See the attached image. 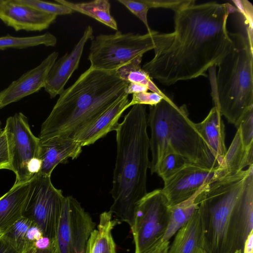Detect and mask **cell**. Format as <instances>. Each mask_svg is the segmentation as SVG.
<instances>
[{"instance_id": "cell-1", "label": "cell", "mask_w": 253, "mask_h": 253, "mask_svg": "<svg viewBox=\"0 0 253 253\" xmlns=\"http://www.w3.org/2000/svg\"><path fill=\"white\" fill-rule=\"evenodd\" d=\"M237 11L228 3L190 4L174 12L173 37L142 68L166 85L206 76L229 51L228 18Z\"/></svg>"}, {"instance_id": "cell-2", "label": "cell", "mask_w": 253, "mask_h": 253, "mask_svg": "<svg viewBox=\"0 0 253 253\" xmlns=\"http://www.w3.org/2000/svg\"><path fill=\"white\" fill-rule=\"evenodd\" d=\"M128 83L116 70L89 67L69 87L64 89L42 123L39 138L55 136L72 139L123 97Z\"/></svg>"}, {"instance_id": "cell-3", "label": "cell", "mask_w": 253, "mask_h": 253, "mask_svg": "<svg viewBox=\"0 0 253 253\" xmlns=\"http://www.w3.org/2000/svg\"><path fill=\"white\" fill-rule=\"evenodd\" d=\"M145 105L132 106L116 129L117 155L110 211L131 225L134 211L147 192L149 137Z\"/></svg>"}, {"instance_id": "cell-4", "label": "cell", "mask_w": 253, "mask_h": 253, "mask_svg": "<svg viewBox=\"0 0 253 253\" xmlns=\"http://www.w3.org/2000/svg\"><path fill=\"white\" fill-rule=\"evenodd\" d=\"M250 166L233 174L213 180L197 197L205 253L243 252L237 202Z\"/></svg>"}, {"instance_id": "cell-5", "label": "cell", "mask_w": 253, "mask_h": 253, "mask_svg": "<svg viewBox=\"0 0 253 253\" xmlns=\"http://www.w3.org/2000/svg\"><path fill=\"white\" fill-rule=\"evenodd\" d=\"M152 159L151 174L156 172L158 165L166 154L174 152L190 163L212 169L218 164L206 141L189 118L186 105L177 106L169 97L150 106L147 114Z\"/></svg>"}, {"instance_id": "cell-6", "label": "cell", "mask_w": 253, "mask_h": 253, "mask_svg": "<svg viewBox=\"0 0 253 253\" xmlns=\"http://www.w3.org/2000/svg\"><path fill=\"white\" fill-rule=\"evenodd\" d=\"M231 48L218 64L212 84L214 106L236 128L253 107V29L229 32Z\"/></svg>"}, {"instance_id": "cell-7", "label": "cell", "mask_w": 253, "mask_h": 253, "mask_svg": "<svg viewBox=\"0 0 253 253\" xmlns=\"http://www.w3.org/2000/svg\"><path fill=\"white\" fill-rule=\"evenodd\" d=\"M173 32L160 33L151 30L144 34L117 31L99 34L91 40L88 59L90 67L104 71L116 70L135 58L168 45Z\"/></svg>"}, {"instance_id": "cell-8", "label": "cell", "mask_w": 253, "mask_h": 253, "mask_svg": "<svg viewBox=\"0 0 253 253\" xmlns=\"http://www.w3.org/2000/svg\"><path fill=\"white\" fill-rule=\"evenodd\" d=\"M169 207L161 189L147 193L138 202L130 226L134 253H144L162 240L168 225Z\"/></svg>"}, {"instance_id": "cell-9", "label": "cell", "mask_w": 253, "mask_h": 253, "mask_svg": "<svg viewBox=\"0 0 253 253\" xmlns=\"http://www.w3.org/2000/svg\"><path fill=\"white\" fill-rule=\"evenodd\" d=\"M65 196L53 185L50 176L37 173L32 182L24 216L46 237L54 240Z\"/></svg>"}, {"instance_id": "cell-10", "label": "cell", "mask_w": 253, "mask_h": 253, "mask_svg": "<svg viewBox=\"0 0 253 253\" xmlns=\"http://www.w3.org/2000/svg\"><path fill=\"white\" fill-rule=\"evenodd\" d=\"M95 223L81 203L65 197L54 239L56 253H86L87 241Z\"/></svg>"}, {"instance_id": "cell-11", "label": "cell", "mask_w": 253, "mask_h": 253, "mask_svg": "<svg viewBox=\"0 0 253 253\" xmlns=\"http://www.w3.org/2000/svg\"><path fill=\"white\" fill-rule=\"evenodd\" d=\"M9 151L11 170L15 174L14 185L30 180L27 165L34 158H38L40 139L32 132L27 117L21 112L8 117L3 129Z\"/></svg>"}, {"instance_id": "cell-12", "label": "cell", "mask_w": 253, "mask_h": 253, "mask_svg": "<svg viewBox=\"0 0 253 253\" xmlns=\"http://www.w3.org/2000/svg\"><path fill=\"white\" fill-rule=\"evenodd\" d=\"M216 167L207 169L189 164L164 181L161 189L169 207L192 196L213 179Z\"/></svg>"}, {"instance_id": "cell-13", "label": "cell", "mask_w": 253, "mask_h": 253, "mask_svg": "<svg viewBox=\"0 0 253 253\" xmlns=\"http://www.w3.org/2000/svg\"><path fill=\"white\" fill-rule=\"evenodd\" d=\"M58 53L53 51L33 69L28 71L0 91V109L36 93L44 87L52 66Z\"/></svg>"}, {"instance_id": "cell-14", "label": "cell", "mask_w": 253, "mask_h": 253, "mask_svg": "<svg viewBox=\"0 0 253 253\" xmlns=\"http://www.w3.org/2000/svg\"><path fill=\"white\" fill-rule=\"evenodd\" d=\"M57 16L38 10L18 0H0V20L15 31H42L47 29Z\"/></svg>"}, {"instance_id": "cell-15", "label": "cell", "mask_w": 253, "mask_h": 253, "mask_svg": "<svg viewBox=\"0 0 253 253\" xmlns=\"http://www.w3.org/2000/svg\"><path fill=\"white\" fill-rule=\"evenodd\" d=\"M93 34L92 27L87 26L74 48L57 59L52 66L44 86L51 99L64 90L66 83L79 66L85 44L94 37Z\"/></svg>"}, {"instance_id": "cell-16", "label": "cell", "mask_w": 253, "mask_h": 253, "mask_svg": "<svg viewBox=\"0 0 253 253\" xmlns=\"http://www.w3.org/2000/svg\"><path fill=\"white\" fill-rule=\"evenodd\" d=\"M82 147L78 142L68 137L55 136L41 141L38 158L42 167L38 173L51 176L57 165L66 164L69 159L77 158Z\"/></svg>"}, {"instance_id": "cell-17", "label": "cell", "mask_w": 253, "mask_h": 253, "mask_svg": "<svg viewBox=\"0 0 253 253\" xmlns=\"http://www.w3.org/2000/svg\"><path fill=\"white\" fill-rule=\"evenodd\" d=\"M128 95L126 94L102 114L93 123L84 129L74 140L83 146L94 144L109 132L116 130L119 120L124 111L128 108Z\"/></svg>"}, {"instance_id": "cell-18", "label": "cell", "mask_w": 253, "mask_h": 253, "mask_svg": "<svg viewBox=\"0 0 253 253\" xmlns=\"http://www.w3.org/2000/svg\"><path fill=\"white\" fill-rule=\"evenodd\" d=\"M32 182L13 185L0 197V233L3 232L24 216Z\"/></svg>"}, {"instance_id": "cell-19", "label": "cell", "mask_w": 253, "mask_h": 253, "mask_svg": "<svg viewBox=\"0 0 253 253\" xmlns=\"http://www.w3.org/2000/svg\"><path fill=\"white\" fill-rule=\"evenodd\" d=\"M218 109L213 106L208 115L195 126L206 141L218 166L225 156L227 149L225 143V126Z\"/></svg>"}, {"instance_id": "cell-20", "label": "cell", "mask_w": 253, "mask_h": 253, "mask_svg": "<svg viewBox=\"0 0 253 253\" xmlns=\"http://www.w3.org/2000/svg\"><path fill=\"white\" fill-rule=\"evenodd\" d=\"M175 234L167 253H205L201 220L197 208L191 218Z\"/></svg>"}, {"instance_id": "cell-21", "label": "cell", "mask_w": 253, "mask_h": 253, "mask_svg": "<svg viewBox=\"0 0 253 253\" xmlns=\"http://www.w3.org/2000/svg\"><path fill=\"white\" fill-rule=\"evenodd\" d=\"M253 165V146L246 148L238 129L221 164L216 167L213 180L244 170Z\"/></svg>"}, {"instance_id": "cell-22", "label": "cell", "mask_w": 253, "mask_h": 253, "mask_svg": "<svg viewBox=\"0 0 253 253\" xmlns=\"http://www.w3.org/2000/svg\"><path fill=\"white\" fill-rule=\"evenodd\" d=\"M109 211L101 213L97 229H94L87 241L86 253H117L112 231L117 221L112 218Z\"/></svg>"}, {"instance_id": "cell-23", "label": "cell", "mask_w": 253, "mask_h": 253, "mask_svg": "<svg viewBox=\"0 0 253 253\" xmlns=\"http://www.w3.org/2000/svg\"><path fill=\"white\" fill-rule=\"evenodd\" d=\"M77 12L89 16L108 27L118 30V25L111 14V4L108 0H95L88 2H74L65 0H55Z\"/></svg>"}, {"instance_id": "cell-24", "label": "cell", "mask_w": 253, "mask_h": 253, "mask_svg": "<svg viewBox=\"0 0 253 253\" xmlns=\"http://www.w3.org/2000/svg\"><path fill=\"white\" fill-rule=\"evenodd\" d=\"M204 187L189 199L169 207L168 225L162 241H169L191 218L197 208V197Z\"/></svg>"}, {"instance_id": "cell-25", "label": "cell", "mask_w": 253, "mask_h": 253, "mask_svg": "<svg viewBox=\"0 0 253 253\" xmlns=\"http://www.w3.org/2000/svg\"><path fill=\"white\" fill-rule=\"evenodd\" d=\"M143 56H138L116 70L120 78L128 83H133L146 85L151 92L163 96L166 95L161 90L141 67Z\"/></svg>"}, {"instance_id": "cell-26", "label": "cell", "mask_w": 253, "mask_h": 253, "mask_svg": "<svg viewBox=\"0 0 253 253\" xmlns=\"http://www.w3.org/2000/svg\"><path fill=\"white\" fill-rule=\"evenodd\" d=\"M56 37L50 33L35 36L17 37L7 35L0 37V50L8 48L23 49L43 45L45 46H55L57 43Z\"/></svg>"}, {"instance_id": "cell-27", "label": "cell", "mask_w": 253, "mask_h": 253, "mask_svg": "<svg viewBox=\"0 0 253 253\" xmlns=\"http://www.w3.org/2000/svg\"><path fill=\"white\" fill-rule=\"evenodd\" d=\"M34 225L31 220L23 216L2 233L13 246L23 253L29 241V231Z\"/></svg>"}, {"instance_id": "cell-28", "label": "cell", "mask_w": 253, "mask_h": 253, "mask_svg": "<svg viewBox=\"0 0 253 253\" xmlns=\"http://www.w3.org/2000/svg\"><path fill=\"white\" fill-rule=\"evenodd\" d=\"M189 164L191 163L182 156L174 152L169 153L165 155L160 161L156 173L164 182Z\"/></svg>"}, {"instance_id": "cell-29", "label": "cell", "mask_w": 253, "mask_h": 253, "mask_svg": "<svg viewBox=\"0 0 253 253\" xmlns=\"http://www.w3.org/2000/svg\"><path fill=\"white\" fill-rule=\"evenodd\" d=\"M23 253H56L54 240L43 235L39 230H32Z\"/></svg>"}, {"instance_id": "cell-30", "label": "cell", "mask_w": 253, "mask_h": 253, "mask_svg": "<svg viewBox=\"0 0 253 253\" xmlns=\"http://www.w3.org/2000/svg\"><path fill=\"white\" fill-rule=\"evenodd\" d=\"M26 5L32 7L42 12L55 15H67L72 13L73 11L70 8L58 3L42 1L40 0H18Z\"/></svg>"}, {"instance_id": "cell-31", "label": "cell", "mask_w": 253, "mask_h": 253, "mask_svg": "<svg viewBox=\"0 0 253 253\" xmlns=\"http://www.w3.org/2000/svg\"><path fill=\"white\" fill-rule=\"evenodd\" d=\"M132 13L141 20L145 26L147 32L151 31L147 19L148 10L150 9L147 0H118Z\"/></svg>"}, {"instance_id": "cell-32", "label": "cell", "mask_w": 253, "mask_h": 253, "mask_svg": "<svg viewBox=\"0 0 253 253\" xmlns=\"http://www.w3.org/2000/svg\"><path fill=\"white\" fill-rule=\"evenodd\" d=\"M246 148L253 146V107L250 108L241 119L238 127Z\"/></svg>"}, {"instance_id": "cell-33", "label": "cell", "mask_w": 253, "mask_h": 253, "mask_svg": "<svg viewBox=\"0 0 253 253\" xmlns=\"http://www.w3.org/2000/svg\"><path fill=\"white\" fill-rule=\"evenodd\" d=\"M168 97L153 92H143L132 94L131 100L128 104V107L134 105H148L153 106L160 103L163 99Z\"/></svg>"}, {"instance_id": "cell-34", "label": "cell", "mask_w": 253, "mask_h": 253, "mask_svg": "<svg viewBox=\"0 0 253 253\" xmlns=\"http://www.w3.org/2000/svg\"><path fill=\"white\" fill-rule=\"evenodd\" d=\"M1 169L11 170L7 141L3 129L0 132V169Z\"/></svg>"}, {"instance_id": "cell-35", "label": "cell", "mask_w": 253, "mask_h": 253, "mask_svg": "<svg viewBox=\"0 0 253 253\" xmlns=\"http://www.w3.org/2000/svg\"><path fill=\"white\" fill-rule=\"evenodd\" d=\"M0 253H21L10 242L3 233H0Z\"/></svg>"}, {"instance_id": "cell-36", "label": "cell", "mask_w": 253, "mask_h": 253, "mask_svg": "<svg viewBox=\"0 0 253 253\" xmlns=\"http://www.w3.org/2000/svg\"><path fill=\"white\" fill-rule=\"evenodd\" d=\"M148 90V87L143 84L128 83V85L126 89V93L129 95L130 94H134L140 92H147Z\"/></svg>"}, {"instance_id": "cell-37", "label": "cell", "mask_w": 253, "mask_h": 253, "mask_svg": "<svg viewBox=\"0 0 253 253\" xmlns=\"http://www.w3.org/2000/svg\"><path fill=\"white\" fill-rule=\"evenodd\" d=\"M42 167V161L39 158H34L31 159L27 165L28 172L33 176L34 174L38 173Z\"/></svg>"}, {"instance_id": "cell-38", "label": "cell", "mask_w": 253, "mask_h": 253, "mask_svg": "<svg viewBox=\"0 0 253 253\" xmlns=\"http://www.w3.org/2000/svg\"><path fill=\"white\" fill-rule=\"evenodd\" d=\"M169 241H161L144 253H167Z\"/></svg>"}, {"instance_id": "cell-39", "label": "cell", "mask_w": 253, "mask_h": 253, "mask_svg": "<svg viewBox=\"0 0 253 253\" xmlns=\"http://www.w3.org/2000/svg\"><path fill=\"white\" fill-rule=\"evenodd\" d=\"M243 253H253V231L250 233L245 242Z\"/></svg>"}, {"instance_id": "cell-40", "label": "cell", "mask_w": 253, "mask_h": 253, "mask_svg": "<svg viewBox=\"0 0 253 253\" xmlns=\"http://www.w3.org/2000/svg\"><path fill=\"white\" fill-rule=\"evenodd\" d=\"M235 253H242V251L241 250H238Z\"/></svg>"}, {"instance_id": "cell-41", "label": "cell", "mask_w": 253, "mask_h": 253, "mask_svg": "<svg viewBox=\"0 0 253 253\" xmlns=\"http://www.w3.org/2000/svg\"><path fill=\"white\" fill-rule=\"evenodd\" d=\"M1 123H0V130H1Z\"/></svg>"}]
</instances>
